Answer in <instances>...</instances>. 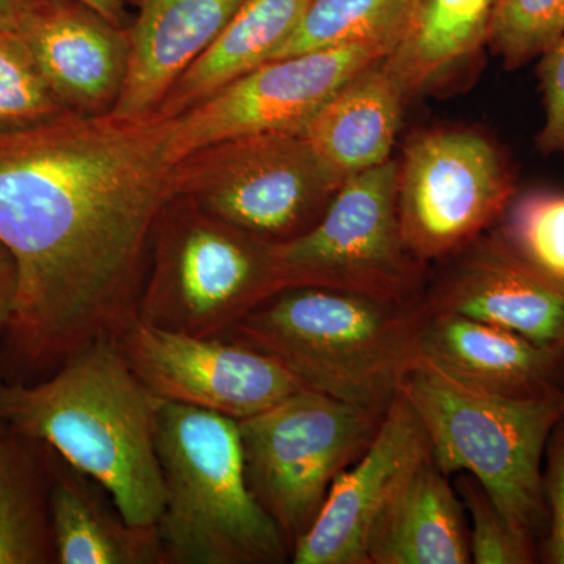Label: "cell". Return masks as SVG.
<instances>
[{"instance_id":"cell-1","label":"cell","mask_w":564,"mask_h":564,"mask_svg":"<svg viewBox=\"0 0 564 564\" xmlns=\"http://www.w3.org/2000/svg\"><path fill=\"white\" fill-rule=\"evenodd\" d=\"M172 120L65 113L0 132V242L20 284L0 344L31 383L139 318L152 234L170 199Z\"/></svg>"},{"instance_id":"cell-2","label":"cell","mask_w":564,"mask_h":564,"mask_svg":"<svg viewBox=\"0 0 564 564\" xmlns=\"http://www.w3.org/2000/svg\"><path fill=\"white\" fill-rule=\"evenodd\" d=\"M165 403L113 337L74 352L39 381H6L0 422L54 448L109 491L126 521L155 527L165 502L158 454Z\"/></svg>"},{"instance_id":"cell-3","label":"cell","mask_w":564,"mask_h":564,"mask_svg":"<svg viewBox=\"0 0 564 564\" xmlns=\"http://www.w3.org/2000/svg\"><path fill=\"white\" fill-rule=\"evenodd\" d=\"M423 300L392 303L359 293L291 288L226 334L276 359L306 389L388 411L417 359Z\"/></svg>"},{"instance_id":"cell-4","label":"cell","mask_w":564,"mask_h":564,"mask_svg":"<svg viewBox=\"0 0 564 564\" xmlns=\"http://www.w3.org/2000/svg\"><path fill=\"white\" fill-rule=\"evenodd\" d=\"M158 454L165 502L158 529L166 564H282L291 547L245 477L239 422L165 402Z\"/></svg>"},{"instance_id":"cell-5","label":"cell","mask_w":564,"mask_h":564,"mask_svg":"<svg viewBox=\"0 0 564 564\" xmlns=\"http://www.w3.org/2000/svg\"><path fill=\"white\" fill-rule=\"evenodd\" d=\"M400 393L422 422L445 475L470 474L516 534L538 549L547 529L543 459L564 395L507 399L467 388L415 359Z\"/></svg>"},{"instance_id":"cell-6","label":"cell","mask_w":564,"mask_h":564,"mask_svg":"<svg viewBox=\"0 0 564 564\" xmlns=\"http://www.w3.org/2000/svg\"><path fill=\"white\" fill-rule=\"evenodd\" d=\"M281 291L272 243L170 196L152 234L139 321L172 333L225 337Z\"/></svg>"},{"instance_id":"cell-7","label":"cell","mask_w":564,"mask_h":564,"mask_svg":"<svg viewBox=\"0 0 564 564\" xmlns=\"http://www.w3.org/2000/svg\"><path fill=\"white\" fill-rule=\"evenodd\" d=\"M343 182L303 132L251 133L174 163L170 196L278 245L314 228Z\"/></svg>"},{"instance_id":"cell-8","label":"cell","mask_w":564,"mask_h":564,"mask_svg":"<svg viewBox=\"0 0 564 564\" xmlns=\"http://www.w3.org/2000/svg\"><path fill=\"white\" fill-rule=\"evenodd\" d=\"M386 413L303 388L237 421L247 484L291 555L334 480L372 444Z\"/></svg>"},{"instance_id":"cell-9","label":"cell","mask_w":564,"mask_h":564,"mask_svg":"<svg viewBox=\"0 0 564 564\" xmlns=\"http://www.w3.org/2000/svg\"><path fill=\"white\" fill-rule=\"evenodd\" d=\"M399 162L348 177L314 228L273 245L284 289L323 288L392 303L423 300V263L400 228Z\"/></svg>"},{"instance_id":"cell-10","label":"cell","mask_w":564,"mask_h":564,"mask_svg":"<svg viewBox=\"0 0 564 564\" xmlns=\"http://www.w3.org/2000/svg\"><path fill=\"white\" fill-rule=\"evenodd\" d=\"M513 195L491 141L469 131L421 133L399 163L404 243L422 263L463 251L505 215Z\"/></svg>"},{"instance_id":"cell-11","label":"cell","mask_w":564,"mask_h":564,"mask_svg":"<svg viewBox=\"0 0 564 564\" xmlns=\"http://www.w3.org/2000/svg\"><path fill=\"white\" fill-rule=\"evenodd\" d=\"M388 47L352 43L267 62L172 120L173 165L196 150L251 133H302L334 93Z\"/></svg>"},{"instance_id":"cell-12","label":"cell","mask_w":564,"mask_h":564,"mask_svg":"<svg viewBox=\"0 0 564 564\" xmlns=\"http://www.w3.org/2000/svg\"><path fill=\"white\" fill-rule=\"evenodd\" d=\"M118 340L133 372L155 395L234 421L303 389L276 359L226 337L166 332L137 318Z\"/></svg>"},{"instance_id":"cell-13","label":"cell","mask_w":564,"mask_h":564,"mask_svg":"<svg viewBox=\"0 0 564 564\" xmlns=\"http://www.w3.org/2000/svg\"><path fill=\"white\" fill-rule=\"evenodd\" d=\"M430 454L422 422L397 393L361 458L334 480L317 518L293 544L295 564H369L370 541L404 478Z\"/></svg>"},{"instance_id":"cell-14","label":"cell","mask_w":564,"mask_h":564,"mask_svg":"<svg viewBox=\"0 0 564 564\" xmlns=\"http://www.w3.org/2000/svg\"><path fill=\"white\" fill-rule=\"evenodd\" d=\"M441 284L423 295L426 313L489 323L534 343L564 344V285L538 272L500 234L474 240Z\"/></svg>"},{"instance_id":"cell-15","label":"cell","mask_w":564,"mask_h":564,"mask_svg":"<svg viewBox=\"0 0 564 564\" xmlns=\"http://www.w3.org/2000/svg\"><path fill=\"white\" fill-rule=\"evenodd\" d=\"M21 35L66 111L101 117L115 110L128 76V25L84 0H47Z\"/></svg>"},{"instance_id":"cell-16","label":"cell","mask_w":564,"mask_h":564,"mask_svg":"<svg viewBox=\"0 0 564 564\" xmlns=\"http://www.w3.org/2000/svg\"><path fill=\"white\" fill-rule=\"evenodd\" d=\"M417 359L467 388L507 399L564 395V344L448 313H426Z\"/></svg>"},{"instance_id":"cell-17","label":"cell","mask_w":564,"mask_h":564,"mask_svg":"<svg viewBox=\"0 0 564 564\" xmlns=\"http://www.w3.org/2000/svg\"><path fill=\"white\" fill-rule=\"evenodd\" d=\"M132 7L129 66L111 113L148 117L174 84L209 50L243 0H120Z\"/></svg>"},{"instance_id":"cell-18","label":"cell","mask_w":564,"mask_h":564,"mask_svg":"<svg viewBox=\"0 0 564 564\" xmlns=\"http://www.w3.org/2000/svg\"><path fill=\"white\" fill-rule=\"evenodd\" d=\"M57 564H166L155 527L129 524L109 491L51 447Z\"/></svg>"},{"instance_id":"cell-19","label":"cell","mask_w":564,"mask_h":564,"mask_svg":"<svg viewBox=\"0 0 564 564\" xmlns=\"http://www.w3.org/2000/svg\"><path fill=\"white\" fill-rule=\"evenodd\" d=\"M462 497L432 452L415 464L375 530L369 564H469Z\"/></svg>"},{"instance_id":"cell-20","label":"cell","mask_w":564,"mask_h":564,"mask_svg":"<svg viewBox=\"0 0 564 564\" xmlns=\"http://www.w3.org/2000/svg\"><path fill=\"white\" fill-rule=\"evenodd\" d=\"M383 58L334 93L303 132L344 181L391 161L408 95Z\"/></svg>"},{"instance_id":"cell-21","label":"cell","mask_w":564,"mask_h":564,"mask_svg":"<svg viewBox=\"0 0 564 564\" xmlns=\"http://www.w3.org/2000/svg\"><path fill=\"white\" fill-rule=\"evenodd\" d=\"M310 3L311 0H243L209 50L173 85L159 107V117L174 120L272 61L299 28Z\"/></svg>"},{"instance_id":"cell-22","label":"cell","mask_w":564,"mask_h":564,"mask_svg":"<svg viewBox=\"0 0 564 564\" xmlns=\"http://www.w3.org/2000/svg\"><path fill=\"white\" fill-rule=\"evenodd\" d=\"M51 447L0 422V564H57Z\"/></svg>"},{"instance_id":"cell-23","label":"cell","mask_w":564,"mask_h":564,"mask_svg":"<svg viewBox=\"0 0 564 564\" xmlns=\"http://www.w3.org/2000/svg\"><path fill=\"white\" fill-rule=\"evenodd\" d=\"M497 0H415L402 39L383 58L408 96L422 91L488 41Z\"/></svg>"},{"instance_id":"cell-24","label":"cell","mask_w":564,"mask_h":564,"mask_svg":"<svg viewBox=\"0 0 564 564\" xmlns=\"http://www.w3.org/2000/svg\"><path fill=\"white\" fill-rule=\"evenodd\" d=\"M414 6L415 0H311L299 28L272 61L352 43L383 44L391 52Z\"/></svg>"},{"instance_id":"cell-25","label":"cell","mask_w":564,"mask_h":564,"mask_svg":"<svg viewBox=\"0 0 564 564\" xmlns=\"http://www.w3.org/2000/svg\"><path fill=\"white\" fill-rule=\"evenodd\" d=\"M505 214V242L538 272L564 285V193H525L511 199Z\"/></svg>"},{"instance_id":"cell-26","label":"cell","mask_w":564,"mask_h":564,"mask_svg":"<svg viewBox=\"0 0 564 564\" xmlns=\"http://www.w3.org/2000/svg\"><path fill=\"white\" fill-rule=\"evenodd\" d=\"M65 111L21 32H0V132L40 124Z\"/></svg>"},{"instance_id":"cell-27","label":"cell","mask_w":564,"mask_h":564,"mask_svg":"<svg viewBox=\"0 0 564 564\" xmlns=\"http://www.w3.org/2000/svg\"><path fill=\"white\" fill-rule=\"evenodd\" d=\"M564 39V0H497L488 41L507 66L522 63Z\"/></svg>"},{"instance_id":"cell-28","label":"cell","mask_w":564,"mask_h":564,"mask_svg":"<svg viewBox=\"0 0 564 564\" xmlns=\"http://www.w3.org/2000/svg\"><path fill=\"white\" fill-rule=\"evenodd\" d=\"M469 519L470 558L475 564H532L538 549L525 543L508 524L484 486L470 474L462 473L456 480Z\"/></svg>"},{"instance_id":"cell-29","label":"cell","mask_w":564,"mask_h":564,"mask_svg":"<svg viewBox=\"0 0 564 564\" xmlns=\"http://www.w3.org/2000/svg\"><path fill=\"white\" fill-rule=\"evenodd\" d=\"M544 458L547 529L544 534L543 558L545 563L564 564V415L549 437Z\"/></svg>"},{"instance_id":"cell-30","label":"cell","mask_w":564,"mask_h":564,"mask_svg":"<svg viewBox=\"0 0 564 564\" xmlns=\"http://www.w3.org/2000/svg\"><path fill=\"white\" fill-rule=\"evenodd\" d=\"M540 80L545 121L538 143L544 152H564V39L543 54Z\"/></svg>"},{"instance_id":"cell-31","label":"cell","mask_w":564,"mask_h":564,"mask_svg":"<svg viewBox=\"0 0 564 564\" xmlns=\"http://www.w3.org/2000/svg\"><path fill=\"white\" fill-rule=\"evenodd\" d=\"M18 284H20V274H18L17 261L9 248L0 242V344L13 314Z\"/></svg>"},{"instance_id":"cell-32","label":"cell","mask_w":564,"mask_h":564,"mask_svg":"<svg viewBox=\"0 0 564 564\" xmlns=\"http://www.w3.org/2000/svg\"><path fill=\"white\" fill-rule=\"evenodd\" d=\"M47 0H0V32H22Z\"/></svg>"},{"instance_id":"cell-33","label":"cell","mask_w":564,"mask_h":564,"mask_svg":"<svg viewBox=\"0 0 564 564\" xmlns=\"http://www.w3.org/2000/svg\"><path fill=\"white\" fill-rule=\"evenodd\" d=\"M93 9L104 14L107 20L115 22L118 25H128L131 18H129L128 7L122 6L120 0H84Z\"/></svg>"},{"instance_id":"cell-34","label":"cell","mask_w":564,"mask_h":564,"mask_svg":"<svg viewBox=\"0 0 564 564\" xmlns=\"http://www.w3.org/2000/svg\"><path fill=\"white\" fill-rule=\"evenodd\" d=\"M3 384H6V372H3L2 355H0V391H2Z\"/></svg>"}]
</instances>
